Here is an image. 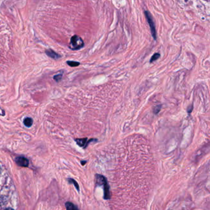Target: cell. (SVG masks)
<instances>
[{
    "label": "cell",
    "mask_w": 210,
    "mask_h": 210,
    "mask_svg": "<svg viewBox=\"0 0 210 210\" xmlns=\"http://www.w3.org/2000/svg\"><path fill=\"white\" fill-rule=\"evenodd\" d=\"M84 42L82 38L77 35H74L70 39L69 47L72 50H79L84 46Z\"/></svg>",
    "instance_id": "6da1fadb"
},
{
    "label": "cell",
    "mask_w": 210,
    "mask_h": 210,
    "mask_svg": "<svg viewBox=\"0 0 210 210\" xmlns=\"http://www.w3.org/2000/svg\"><path fill=\"white\" fill-rule=\"evenodd\" d=\"M144 12H145V15H146V19L147 20L148 25H149L152 36L153 38H154V39H155V40H156V28H155V23L154 22V20H153V18H152V16L150 13L148 11H146Z\"/></svg>",
    "instance_id": "7a4b0ae2"
},
{
    "label": "cell",
    "mask_w": 210,
    "mask_h": 210,
    "mask_svg": "<svg viewBox=\"0 0 210 210\" xmlns=\"http://www.w3.org/2000/svg\"><path fill=\"white\" fill-rule=\"evenodd\" d=\"M15 161L16 164L20 167H27L29 165L28 160L23 156L17 157L15 159Z\"/></svg>",
    "instance_id": "3957f363"
},
{
    "label": "cell",
    "mask_w": 210,
    "mask_h": 210,
    "mask_svg": "<svg viewBox=\"0 0 210 210\" xmlns=\"http://www.w3.org/2000/svg\"><path fill=\"white\" fill-rule=\"evenodd\" d=\"M95 139H91L89 141H87V138H77L75 139V141L80 147L86 148L87 146V144H88L90 141H93Z\"/></svg>",
    "instance_id": "277c9868"
},
{
    "label": "cell",
    "mask_w": 210,
    "mask_h": 210,
    "mask_svg": "<svg viewBox=\"0 0 210 210\" xmlns=\"http://www.w3.org/2000/svg\"><path fill=\"white\" fill-rule=\"evenodd\" d=\"M45 53L49 57L53 59L54 60H58L61 57V55H59V54L57 53L55 51H54L52 49H47L45 50Z\"/></svg>",
    "instance_id": "5b68a950"
},
{
    "label": "cell",
    "mask_w": 210,
    "mask_h": 210,
    "mask_svg": "<svg viewBox=\"0 0 210 210\" xmlns=\"http://www.w3.org/2000/svg\"><path fill=\"white\" fill-rule=\"evenodd\" d=\"M33 123V119L30 117H26L24 120V124L25 125V127H32Z\"/></svg>",
    "instance_id": "8992f818"
},
{
    "label": "cell",
    "mask_w": 210,
    "mask_h": 210,
    "mask_svg": "<svg viewBox=\"0 0 210 210\" xmlns=\"http://www.w3.org/2000/svg\"><path fill=\"white\" fill-rule=\"evenodd\" d=\"M65 207L67 210H78L75 205L71 202H67L65 203Z\"/></svg>",
    "instance_id": "52a82bcc"
},
{
    "label": "cell",
    "mask_w": 210,
    "mask_h": 210,
    "mask_svg": "<svg viewBox=\"0 0 210 210\" xmlns=\"http://www.w3.org/2000/svg\"><path fill=\"white\" fill-rule=\"evenodd\" d=\"M67 63L68 65H69V66L71 67H77L78 66H79V65H80V62H74V61H67Z\"/></svg>",
    "instance_id": "ba28073f"
},
{
    "label": "cell",
    "mask_w": 210,
    "mask_h": 210,
    "mask_svg": "<svg viewBox=\"0 0 210 210\" xmlns=\"http://www.w3.org/2000/svg\"><path fill=\"white\" fill-rule=\"evenodd\" d=\"M160 57V54H159V53H155L154 54V55H152V58L150 59V63H152L153 62H154V61H156V60H158Z\"/></svg>",
    "instance_id": "9c48e42d"
},
{
    "label": "cell",
    "mask_w": 210,
    "mask_h": 210,
    "mask_svg": "<svg viewBox=\"0 0 210 210\" xmlns=\"http://www.w3.org/2000/svg\"><path fill=\"white\" fill-rule=\"evenodd\" d=\"M62 77V74H58V75L54 76L53 79L56 82H59L61 80Z\"/></svg>",
    "instance_id": "30bf717a"
},
{
    "label": "cell",
    "mask_w": 210,
    "mask_h": 210,
    "mask_svg": "<svg viewBox=\"0 0 210 210\" xmlns=\"http://www.w3.org/2000/svg\"><path fill=\"white\" fill-rule=\"evenodd\" d=\"M69 182H72V183H73V184L75 185V186L76 187V188L77 189V190H79V186H78V183H77L75 180H74V179H69Z\"/></svg>",
    "instance_id": "8fae6325"
},
{
    "label": "cell",
    "mask_w": 210,
    "mask_h": 210,
    "mask_svg": "<svg viewBox=\"0 0 210 210\" xmlns=\"http://www.w3.org/2000/svg\"><path fill=\"white\" fill-rule=\"evenodd\" d=\"M161 108V105H158V106H156L155 108V109H154V112L155 114L159 113V111H160Z\"/></svg>",
    "instance_id": "7c38bea8"
},
{
    "label": "cell",
    "mask_w": 210,
    "mask_h": 210,
    "mask_svg": "<svg viewBox=\"0 0 210 210\" xmlns=\"http://www.w3.org/2000/svg\"><path fill=\"white\" fill-rule=\"evenodd\" d=\"M81 165H84L86 163V161H81Z\"/></svg>",
    "instance_id": "4fadbf2b"
},
{
    "label": "cell",
    "mask_w": 210,
    "mask_h": 210,
    "mask_svg": "<svg viewBox=\"0 0 210 210\" xmlns=\"http://www.w3.org/2000/svg\"><path fill=\"white\" fill-rule=\"evenodd\" d=\"M4 210H14V209H12V208H7V209H4Z\"/></svg>",
    "instance_id": "5bb4252c"
},
{
    "label": "cell",
    "mask_w": 210,
    "mask_h": 210,
    "mask_svg": "<svg viewBox=\"0 0 210 210\" xmlns=\"http://www.w3.org/2000/svg\"><path fill=\"white\" fill-rule=\"evenodd\" d=\"M1 167H0V174H1Z\"/></svg>",
    "instance_id": "9a60e30c"
}]
</instances>
